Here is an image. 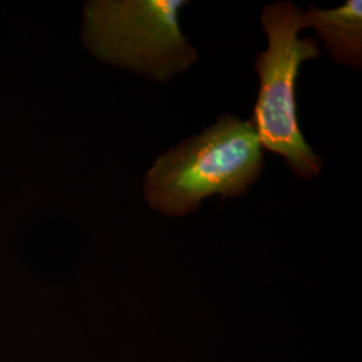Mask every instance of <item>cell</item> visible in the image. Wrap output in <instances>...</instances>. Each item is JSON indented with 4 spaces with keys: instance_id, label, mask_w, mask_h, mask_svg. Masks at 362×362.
Listing matches in <instances>:
<instances>
[{
    "instance_id": "3",
    "label": "cell",
    "mask_w": 362,
    "mask_h": 362,
    "mask_svg": "<svg viewBox=\"0 0 362 362\" xmlns=\"http://www.w3.org/2000/svg\"><path fill=\"white\" fill-rule=\"evenodd\" d=\"M184 0L90 1L85 7V40L100 59L157 82L187 70L197 54L182 35Z\"/></svg>"
},
{
    "instance_id": "1",
    "label": "cell",
    "mask_w": 362,
    "mask_h": 362,
    "mask_svg": "<svg viewBox=\"0 0 362 362\" xmlns=\"http://www.w3.org/2000/svg\"><path fill=\"white\" fill-rule=\"evenodd\" d=\"M262 169L263 151L252 122L224 115L160 156L145 176L144 194L151 208L182 216L208 196L246 194Z\"/></svg>"
},
{
    "instance_id": "4",
    "label": "cell",
    "mask_w": 362,
    "mask_h": 362,
    "mask_svg": "<svg viewBox=\"0 0 362 362\" xmlns=\"http://www.w3.org/2000/svg\"><path fill=\"white\" fill-rule=\"evenodd\" d=\"M306 27H313L322 39L325 49L337 64L361 70L362 3L348 0L342 6L321 10L310 6L303 11Z\"/></svg>"
},
{
    "instance_id": "2",
    "label": "cell",
    "mask_w": 362,
    "mask_h": 362,
    "mask_svg": "<svg viewBox=\"0 0 362 362\" xmlns=\"http://www.w3.org/2000/svg\"><path fill=\"white\" fill-rule=\"evenodd\" d=\"M260 19L269 46L255 61L259 90L251 122L262 148L285 157L300 179H313L324 163L299 129L296 86L300 65L321 55L320 43L298 37L306 23L303 10L291 1L267 4Z\"/></svg>"
}]
</instances>
